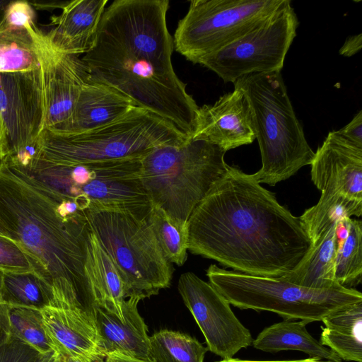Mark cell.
<instances>
[{
  "label": "cell",
  "mask_w": 362,
  "mask_h": 362,
  "mask_svg": "<svg viewBox=\"0 0 362 362\" xmlns=\"http://www.w3.org/2000/svg\"><path fill=\"white\" fill-rule=\"evenodd\" d=\"M290 0H192L175 30L174 48L194 64L261 22Z\"/></svg>",
  "instance_id": "obj_10"
},
{
  "label": "cell",
  "mask_w": 362,
  "mask_h": 362,
  "mask_svg": "<svg viewBox=\"0 0 362 362\" xmlns=\"http://www.w3.org/2000/svg\"><path fill=\"white\" fill-rule=\"evenodd\" d=\"M86 268L91 292L92 305L119 310L122 302L129 299L125 281L91 231L88 244Z\"/></svg>",
  "instance_id": "obj_21"
},
{
  "label": "cell",
  "mask_w": 362,
  "mask_h": 362,
  "mask_svg": "<svg viewBox=\"0 0 362 362\" xmlns=\"http://www.w3.org/2000/svg\"><path fill=\"white\" fill-rule=\"evenodd\" d=\"M141 158L74 165L35 159L29 174L63 197L76 201L83 211L119 209L149 215L152 205L141 182Z\"/></svg>",
  "instance_id": "obj_9"
},
{
  "label": "cell",
  "mask_w": 362,
  "mask_h": 362,
  "mask_svg": "<svg viewBox=\"0 0 362 362\" xmlns=\"http://www.w3.org/2000/svg\"><path fill=\"white\" fill-rule=\"evenodd\" d=\"M337 222L310 246L291 272L281 276L283 279L294 284L313 289H330L342 286L335 279Z\"/></svg>",
  "instance_id": "obj_22"
},
{
  "label": "cell",
  "mask_w": 362,
  "mask_h": 362,
  "mask_svg": "<svg viewBox=\"0 0 362 362\" xmlns=\"http://www.w3.org/2000/svg\"><path fill=\"white\" fill-rule=\"evenodd\" d=\"M35 28L0 25V73L30 71L40 66Z\"/></svg>",
  "instance_id": "obj_25"
},
{
  "label": "cell",
  "mask_w": 362,
  "mask_h": 362,
  "mask_svg": "<svg viewBox=\"0 0 362 362\" xmlns=\"http://www.w3.org/2000/svg\"><path fill=\"white\" fill-rule=\"evenodd\" d=\"M311 179L322 194L362 201V149L330 132L315 153Z\"/></svg>",
  "instance_id": "obj_16"
},
{
  "label": "cell",
  "mask_w": 362,
  "mask_h": 362,
  "mask_svg": "<svg viewBox=\"0 0 362 362\" xmlns=\"http://www.w3.org/2000/svg\"><path fill=\"white\" fill-rule=\"evenodd\" d=\"M299 21L291 2L198 64L224 82L253 74L281 71Z\"/></svg>",
  "instance_id": "obj_11"
},
{
  "label": "cell",
  "mask_w": 362,
  "mask_h": 362,
  "mask_svg": "<svg viewBox=\"0 0 362 362\" xmlns=\"http://www.w3.org/2000/svg\"><path fill=\"white\" fill-rule=\"evenodd\" d=\"M136 107L130 99L89 77L80 92L67 134L82 133L107 125Z\"/></svg>",
  "instance_id": "obj_20"
},
{
  "label": "cell",
  "mask_w": 362,
  "mask_h": 362,
  "mask_svg": "<svg viewBox=\"0 0 362 362\" xmlns=\"http://www.w3.org/2000/svg\"><path fill=\"white\" fill-rule=\"evenodd\" d=\"M216 362H331L327 361H322L318 358L310 357L308 358L301 360H291V361H251V360H242L239 358H228L223 359Z\"/></svg>",
  "instance_id": "obj_39"
},
{
  "label": "cell",
  "mask_w": 362,
  "mask_h": 362,
  "mask_svg": "<svg viewBox=\"0 0 362 362\" xmlns=\"http://www.w3.org/2000/svg\"><path fill=\"white\" fill-rule=\"evenodd\" d=\"M177 288L211 352L228 359L252 344L250 330L235 315L228 301L209 283L192 272H185L179 279Z\"/></svg>",
  "instance_id": "obj_13"
},
{
  "label": "cell",
  "mask_w": 362,
  "mask_h": 362,
  "mask_svg": "<svg viewBox=\"0 0 362 362\" xmlns=\"http://www.w3.org/2000/svg\"><path fill=\"white\" fill-rule=\"evenodd\" d=\"M107 0H73L59 16L52 17L54 28L45 33L59 51L85 54L95 40Z\"/></svg>",
  "instance_id": "obj_19"
},
{
  "label": "cell",
  "mask_w": 362,
  "mask_h": 362,
  "mask_svg": "<svg viewBox=\"0 0 362 362\" xmlns=\"http://www.w3.org/2000/svg\"><path fill=\"white\" fill-rule=\"evenodd\" d=\"M226 152L203 139L188 137L160 146L141 158V182L153 206L179 226L228 170Z\"/></svg>",
  "instance_id": "obj_4"
},
{
  "label": "cell",
  "mask_w": 362,
  "mask_h": 362,
  "mask_svg": "<svg viewBox=\"0 0 362 362\" xmlns=\"http://www.w3.org/2000/svg\"><path fill=\"white\" fill-rule=\"evenodd\" d=\"M35 362H64V360L60 354L52 350L45 354H40Z\"/></svg>",
  "instance_id": "obj_40"
},
{
  "label": "cell",
  "mask_w": 362,
  "mask_h": 362,
  "mask_svg": "<svg viewBox=\"0 0 362 362\" xmlns=\"http://www.w3.org/2000/svg\"><path fill=\"white\" fill-rule=\"evenodd\" d=\"M150 219L160 245L167 260L178 266L187 259V231L177 225L160 209L153 206Z\"/></svg>",
  "instance_id": "obj_30"
},
{
  "label": "cell",
  "mask_w": 362,
  "mask_h": 362,
  "mask_svg": "<svg viewBox=\"0 0 362 362\" xmlns=\"http://www.w3.org/2000/svg\"><path fill=\"white\" fill-rule=\"evenodd\" d=\"M34 34L42 76L43 129L67 134L76 101L89 74L79 55L59 51L37 27Z\"/></svg>",
  "instance_id": "obj_14"
},
{
  "label": "cell",
  "mask_w": 362,
  "mask_h": 362,
  "mask_svg": "<svg viewBox=\"0 0 362 362\" xmlns=\"http://www.w3.org/2000/svg\"><path fill=\"white\" fill-rule=\"evenodd\" d=\"M9 1H7V0H0V20L2 17L4 11Z\"/></svg>",
  "instance_id": "obj_44"
},
{
  "label": "cell",
  "mask_w": 362,
  "mask_h": 362,
  "mask_svg": "<svg viewBox=\"0 0 362 362\" xmlns=\"http://www.w3.org/2000/svg\"><path fill=\"white\" fill-rule=\"evenodd\" d=\"M139 302L133 298L127 299L122 302L120 310L92 305L100 349L105 357L117 354L150 362V337L148 327L138 311Z\"/></svg>",
  "instance_id": "obj_17"
},
{
  "label": "cell",
  "mask_w": 362,
  "mask_h": 362,
  "mask_svg": "<svg viewBox=\"0 0 362 362\" xmlns=\"http://www.w3.org/2000/svg\"><path fill=\"white\" fill-rule=\"evenodd\" d=\"M84 214L90 231L122 274L128 298L140 301L170 286L173 268L160 247L151 214L98 208Z\"/></svg>",
  "instance_id": "obj_7"
},
{
  "label": "cell",
  "mask_w": 362,
  "mask_h": 362,
  "mask_svg": "<svg viewBox=\"0 0 362 362\" xmlns=\"http://www.w3.org/2000/svg\"><path fill=\"white\" fill-rule=\"evenodd\" d=\"M44 116L40 66L30 71L0 73L4 163L30 172L44 128Z\"/></svg>",
  "instance_id": "obj_12"
},
{
  "label": "cell",
  "mask_w": 362,
  "mask_h": 362,
  "mask_svg": "<svg viewBox=\"0 0 362 362\" xmlns=\"http://www.w3.org/2000/svg\"><path fill=\"white\" fill-rule=\"evenodd\" d=\"M1 272L0 271V276H1ZM0 303H3L2 300H1V292H0Z\"/></svg>",
  "instance_id": "obj_46"
},
{
  "label": "cell",
  "mask_w": 362,
  "mask_h": 362,
  "mask_svg": "<svg viewBox=\"0 0 362 362\" xmlns=\"http://www.w3.org/2000/svg\"><path fill=\"white\" fill-rule=\"evenodd\" d=\"M4 160V149H3V140L1 128L0 125V165L2 164Z\"/></svg>",
  "instance_id": "obj_43"
},
{
  "label": "cell",
  "mask_w": 362,
  "mask_h": 362,
  "mask_svg": "<svg viewBox=\"0 0 362 362\" xmlns=\"http://www.w3.org/2000/svg\"><path fill=\"white\" fill-rule=\"evenodd\" d=\"M347 226L346 238L337 245L335 279L341 286L352 288L362 279V223L348 218Z\"/></svg>",
  "instance_id": "obj_29"
},
{
  "label": "cell",
  "mask_w": 362,
  "mask_h": 362,
  "mask_svg": "<svg viewBox=\"0 0 362 362\" xmlns=\"http://www.w3.org/2000/svg\"><path fill=\"white\" fill-rule=\"evenodd\" d=\"M206 276L209 284L235 307L275 313L284 320L322 321L339 308L362 301V293L353 288H308L282 277L228 271L216 264L209 267Z\"/></svg>",
  "instance_id": "obj_8"
},
{
  "label": "cell",
  "mask_w": 362,
  "mask_h": 362,
  "mask_svg": "<svg viewBox=\"0 0 362 362\" xmlns=\"http://www.w3.org/2000/svg\"><path fill=\"white\" fill-rule=\"evenodd\" d=\"M106 362H144L141 361L135 360L120 354H112L107 355L105 357Z\"/></svg>",
  "instance_id": "obj_42"
},
{
  "label": "cell",
  "mask_w": 362,
  "mask_h": 362,
  "mask_svg": "<svg viewBox=\"0 0 362 362\" xmlns=\"http://www.w3.org/2000/svg\"><path fill=\"white\" fill-rule=\"evenodd\" d=\"M33 8L37 10L52 11L54 8H63L69 1H28Z\"/></svg>",
  "instance_id": "obj_38"
},
{
  "label": "cell",
  "mask_w": 362,
  "mask_h": 362,
  "mask_svg": "<svg viewBox=\"0 0 362 362\" xmlns=\"http://www.w3.org/2000/svg\"><path fill=\"white\" fill-rule=\"evenodd\" d=\"M188 138L169 122L138 107L107 125L77 134L43 129L36 144L37 160L52 165L143 158L154 148Z\"/></svg>",
  "instance_id": "obj_6"
},
{
  "label": "cell",
  "mask_w": 362,
  "mask_h": 362,
  "mask_svg": "<svg viewBox=\"0 0 362 362\" xmlns=\"http://www.w3.org/2000/svg\"><path fill=\"white\" fill-rule=\"evenodd\" d=\"M362 47V34L359 33L348 37L341 47L339 50V53L346 57L355 55Z\"/></svg>",
  "instance_id": "obj_36"
},
{
  "label": "cell",
  "mask_w": 362,
  "mask_h": 362,
  "mask_svg": "<svg viewBox=\"0 0 362 362\" xmlns=\"http://www.w3.org/2000/svg\"><path fill=\"white\" fill-rule=\"evenodd\" d=\"M168 8V0L112 1L81 59L90 78L191 137L199 107L173 68Z\"/></svg>",
  "instance_id": "obj_2"
},
{
  "label": "cell",
  "mask_w": 362,
  "mask_h": 362,
  "mask_svg": "<svg viewBox=\"0 0 362 362\" xmlns=\"http://www.w3.org/2000/svg\"><path fill=\"white\" fill-rule=\"evenodd\" d=\"M0 292L3 303L10 307H25L41 310L53 305L50 289L35 272H1Z\"/></svg>",
  "instance_id": "obj_27"
},
{
  "label": "cell",
  "mask_w": 362,
  "mask_h": 362,
  "mask_svg": "<svg viewBox=\"0 0 362 362\" xmlns=\"http://www.w3.org/2000/svg\"><path fill=\"white\" fill-rule=\"evenodd\" d=\"M0 25L9 27L36 25L35 10L27 1H10L0 20Z\"/></svg>",
  "instance_id": "obj_34"
},
{
  "label": "cell",
  "mask_w": 362,
  "mask_h": 362,
  "mask_svg": "<svg viewBox=\"0 0 362 362\" xmlns=\"http://www.w3.org/2000/svg\"><path fill=\"white\" fill-rule=\"evenodd\" d=\"M0 235L1 236H4V237H7V238H10L8 233H7L6 228H4V226L2 225V223H1L0 221Z\"/></svg>",
  "instance_id": "obj_45"
},
{
  "label": "cell",
  "mask_w": 362,
  "mask_h": 362,
  "mask_svg": "<svg viewBox=\"0 0 362 362\" xmlns=\"http://www.w3.org/2000/svg\"><path fill=\"white\" fill-rule=\"evenodd\" d=\"M0 271L35 272L33 263L21 246L14 240L0 235Z\"/></svg>",
  "instance_id": "obj_32"
},
{
  "label": "cell",
  "mask_w": 362,
  "mask_h": 362,
  "mask_svg": "<svg viewBox=\"0 0 362 362\" xmlns=\"http://www.w3.org/2000/svg\"><path fill=\"white\" fill-rule=\"evenodd\" d=\"M361 214L362 201L341 194L321 193L317 204L306 209L299 219L312 246L339 219L360 217Z\"/></svg>",
  "instance_id": "obj_26"
},
{
  "label": "cell",
  "mask_w": 362,
  "mask_h": 362,
  "mask_svg": "<svg viewBox=\"0 0 362 362\" xmlns=\"http://www.w3.org/2000/svg\"><path fill=\"white\" fill-rule=\"evenodd\" d=\"M105 358V357L99 355H93L81 358H64V362H106Z\"/></svg>",
  "instance_id": "obj_41"
},
{
  "label": "cell",
  "mask_w": 362,
  "mask_h": 362,
  "mask_svg": "<svg viewBox=\"0 0 362 362\" xmlns=\"http://www.w3.org/2000/svg\"><path fill=\"white\" fill-rule=\"evenodd\" d=\"M320 342L341 360L362 362V301L344 306L322 320Z\"/></svg>",
  "instance_id": "obj_23"
},
{
  "label": "cell",
  "mask_w": 362,
  "mask_h": 362,
  "mask_svg": "<svg viewBox=\"0 0 362 362\" xmlns=\"http://www.w3.org/2000/svg\"><path fill=\"white\" fill-rule=\"evenodd\" d=\"M334 132L346 142L362 149V110L356 113L346 125Z\"/></svg>",
  "instance_id": "obj_35"
},
{
  "label": "cell",
  "mask_w": 362,
  "mask_h": 362,
  "mask_svg": "<svg viewBox=\"0 0 362 362\" xmlns=\"http://www.w3.org/2000/svg\"><path fill=\"white\" fill-rule=\"evenodd\" d=\"M245 95L262 157L252 174L259 183L274 186L310 165L315 152L298 119L281 71L253 74L233 83Z\"/></svg>",
  "instance_id": "obj_5"
},
{
  "label": "cell",
  "mask_w": 362,
  "mask_h": 362,
  "mask_svg": "<svg viewBox=\"0 0 362 362\" xmlns=\"http://www.w3.org/2000/svg\"><path fill=\"white\" fill-rule=\"evenodd\" d=\"M8 320L11 333L40 354L54 350L45 331L40 310L9 306Z\"/></svg>",
  "instance_id": "obj_31"
},
{
  "label": "cell",
  "mask_w": 362,
  "mask_h": 362,
  "mask_svg": "<svg viewBox=\"0 0 362 362\" xmlns=\"http://www.w3.org/2000/svg\"><path fill=\"white\" fill-rule=\"evenodd\" d=\"M306 320H284L265 327L252 341L253 346L266 352L300 351L310 357L331 362H342L332 350L323 346L307 331Z\"/></svg>",
  "instance_id": "obj_24"
},
{
  "label": "cell",
  "mask_w": 362,
  "mask_h": 362,
  "mask_svg": "<svg viewBox=\"0 0 362 362\" xmlns=\"http://www.w3.org/2000/svg\"><path fill=\"white\" fill-rule=\"evenodd\" d=\"M207 351L195 338L177 331L161 329L149 337L150 362H204Z\"/></svg>",
  "instance_id": "obj_28"
},
{
  "label": "cell",
  "mask_w": 362,
  "mask_h": 362,
  "mask_svg": "<svg viewBox=\"0 0 362 362\" xmlns=\"http://www.w3.org/2000/svg\"><path fill=\"white\" fill-rule=\"evenodd\" d=\"M41 313L54 350L64 358L105 357L92 309L83 305L49 306Z\"/></svg>",
  "instance_id": "obj_18"
},
{
  "label": "cell",
  "mask_w": 362,
  "mask_h": 362,
  "mask_svg": "<svg viewBox=\"0 0 362 362\" xmlns=\"http://www.w3.org/2000/svg\"><path fill=\"white\" fill-rule=\"evenodd\" d=\"M40 354L11 332L0 341V362H35Z\"/></svg>",
  "instance_id": "obj_33"
},
{
  "label": "cell",
  "mask_w": 362,
  "mask_h": 362,
  "mask_svg": "<svg viewBox=\"0 0 362 362\" xmlns=\"http://www.w3.org/2000/svg\"><path fill=\"white\" fill-rule=\"evenodd\" d=\"M0 221L50 289L52 306L91 308L86 268L90 230L76 201L21 169L2 163Z\"/></svg>",
  "instance_id": "obj_3"
},
{
  "label": "cell",
  "mask_w": 362,
  "mask_h": 362,
  "mask_svg": "<svg viewBox=\"0 0 362 362\" xmlns=\"http://www.w3.org/2000/svg\"><path fill=\"white\" fill-rule=\"evenodd\" d=\"M191 138L206 140L226 152L252 143V112L244 93L234 87L214 104L199 107Z\"/></svg>",
  "instance_id": "obj_15"
},
{
  "label": "cell",
  "mask_w": 362,
  "mask_h": 362,
  "mask_svg": "<svg viewBox=\"0 0 362 362\" xmlns=\"http://www.w3.org/2000/svg\"><path fill=\"white\" fill-rule=\"evenodd\" d=\"M9 306L0 303V341L11 332L8 320Z\"/></svg>",
  "instance_id": "obj_37"
},
{
  "label": "cell",
  "mask_w": 362,
  "mask_h": 362,
  "mask_svg": "<svg viewBox=\"0 0 362 362\" xmlns=\"http://www.w3.org/2000/svg\"><path fill=\"white\" fill-rule=\"evenodd\" d=\"M187 249L240 273L279 278L310 247L299 217L252 175L228 165L187 223Z\"/></svg>",
  "instance_id": "obj_1"
}]
</instances>
